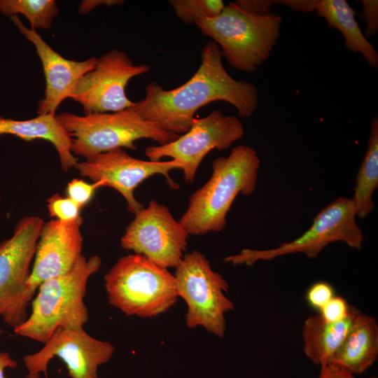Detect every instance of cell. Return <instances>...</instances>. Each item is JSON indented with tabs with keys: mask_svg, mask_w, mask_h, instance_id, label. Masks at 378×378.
Returning a JSON list of instances; mask_svg holds the SVG:
<instances>
[{
	"mask_svg": "<svg viewBox=\"0 0 378 378\" xmlns=\"http://www.w3.org/2000/svg\"><path fill=\"white\" fill-rule=\"evenodd\" d=\"M200 58L197 70L184 84L168 90L155 81L147 85L144 98L134 106L138 114L178 136L190 130L197 110L212 102H227L240 117H251L258 106L257 86L227 72L220 48L212 40L204 46Z\"/></svg>",
	"mask_w": 378,
	"mask_h": 378,
	"instance_id": "6da1fadb",
	"label": "cell"
},
{
	"mask_svg": "<svg viewBox=\"0 0 378 378\" xmlns=\"http://www.w3.org/2000/svg\"><path fill=\"white\" fill-rule=\"evenodd\" d=\"M260 158L248 146L234 147L228 156L212 162L209 181L189 199L188 209L180 219L188 234L220 232L226 225V216L238 194L254 192Z\"/></svg>",
	"mask_w": 378,
	"mask_h": 378,
	"instance_id": "7a4b0ae2",
	"label": "cell"
},
{
	"mask_svg": "<svg viewBox=\"0 0 378 378\" xmlns=\"http://www.w3.org/2000/svg\"><path fill=\"white\" fill-rule=\"evenodd\" d=\"M98 255H83L68 272L40 284L31 302V313L21 325L13 328L20 336L45 343L59 328H83L88 321L84 303L89 278L100 268Z\"/></svg>",
	"mask_w": 378,
	"mask_h": 378,
	"instance_id": "3957f363",
	"label": "cell"
},
{
	"mask_svg": "<svg viewBox=\"0 0 378 378\" xmlns=\"http://www.w3.org/2000/svg\"><path fill=\"white\" fill-rule=\"evenodd\" d=\"M282 22L283 18L276 13L254 15L230 2L216 18L202 20L195 25L218 44L231 66L251 73L270 57Z\"/></svg>",
	"mask_w": 378,
	"mask_h": 378,
	"instance_id": "277c9868",
	"label": "cell"
},
{
	"mask_svg": "<svg viewBox=\"0 0 378 378\" xmlns=\"http://www.w3.org/2000/svg\"><path fill=\"white\" fill-rule=\"evenodd\" d=\"M56 118L72 138V153L85 160L118 148L135 150L134 141L138 139H150L164 145L179 136L143 119L134 107L83 115L64 112Z\"/></svg>",
	"mask_w": 378,
	"mask_h": 378,
	"instance_id": "5b68a950",
	"label": "cell"
},
{
	"mask_svg": "<svg viewBox=\"0 0 378 378\" xmlns=\"http://www.w3.org/2000/svg\"><path fill=\"white\" fill-rule=\"evenodd\" d=\"M110 304L127 316L153 317L177 300L175 279L141 254L121 257L104 276Z\"/></svg>",
	"mask_w": 378,
	"mask_h": 378,
	"instance_id": "8992f818",
	"label": "cell"
},
{
	"mask_svg": "<svg viewBox=\"0 0 378 378\" xmlns=\"http://www.w3.org/2000/svg\"><path fill=\"white\" fill-rule=\"evenodd\" d=\"M174 276L177 295L188 305V327L202 326L209 332L223 337L225 314L234 308L224 293L229 288L226 280L214 272L206 258L196 250L183 255Z\"/></svg>",
	"mask_w": 378,
	"mask_h": 378,
	"instance_id": "52a82bcc",
	"label": "cell"
},
{
	"mask_svg": "<svg viewBox=\"0 0 378 378\" xmlns=\"http://www.w3.org/2000/svg\"><path fill=\"white\" fill-rule=\"evenodd\" d=\"M356 217L351 199L339 197L321 210L314 218L311 227L297 239L267 250L245 248L239 254L226 257L225 261L234 265L251 266L260 260H271L296 253L314 259L335 241H343L349 247L359 250L364 237Z\"/></svg>",
	"mask_w": 378,
	"mask_h": 378,
	"instance_id": "ba28073f",
	"label": "cell"
},
{
	"mask_svg": "<svg viewBox=\"0 0 378 378\" xmlns=\"http://www.w3.org/2000/svg\"><path fill=\"white\" fill-rule=\"evenodd\" d=\"M43 223L37 216L23 217L0 243V318L13 328L28 317L25 284Z\"/></svg>",
	"mask_w": 378,
	"mask_h": 378,
	"instance_id": "9c48e42d",
	"label": "cell"
},
{
	"mask_svg": "<svg viewBox=\"0 0 378 378\" xmlns=\"http://www.w3.org/2000/svg\"><path fill=\"white\" fill-rule=\"evenodd\" d=\"M244 134V127L238 118L216 109L206 117L195 118L190 130L174 141L147 147L145 154L150 161L169 157L179 162L185 183L190 184L210 150L227 149Z\"/></svg>",
	"mask_w": 378,
	"mask_h": 378,
	"instance_id": "30bf717a",
	"label": "cell"
},
{
	"mask_svg": "<svg viewBox=\"0 0 378 378\" xmlns=\"http://www.w3.org/2000/svg\"><path fill=\"white\" fill-rule=\"evenodd\" d=\"M150 69L147 64H135L123 51L112 49L97 58L94 67L74 88L71 99L79 103L85 114L112 113L133 108L126 95L130 80Z\"/></svg>",
	"mask_w": 378,
	"mask_h": 378,
	"instance_id": "8fae6325",
	"label": "cell"
},
{
	"mask_svg": "<svg viewBox=\"0 0 378 378\" xmlns=\"http://www.w3.org/2000/svg\"><path fill=\"white\" fill-rule=\"evenodd\" d=\"M188 233L169 209L155 200L135 214L120 239L121 246L141 254L163 268L176 267L187 246Z\"/></svg>",
	"mask_w": 378,
	"mask_h": 378,
	"instance_id": "7c38bea8",
	"label": "cell"
},
{
	"mask_svg": "<svg viewBox=\"0 0 378 378\" xmlns=\"http://www.w3.org/2000/svg\"><path fill=\"white\" fill-rule=\"evenodd\" d=\"M114 351L111 342L90 336L83 328H59L41 350L24 356L22 360L28 373L46 374L50 361L57 356L71 378H99V368L110 360Z\"/></svg>",
	"mask_w": 378,
	"mask_h": 378,
	"instance_id": "4fadbf2b",
	"label": "cell"
},
{
	"mask_svg": "<svg viewBox=\"0 0 378 378\" xmlns=\"http://www.w3.org/2000/svg\"><path fill=\"white\" fill-rule=\"evenodd\" d=\"M75 168L81 176L93 183L102 181L103 186L119 192L127 204V210L136 214L144 207L134 195L135 188L154 174H162L172 189L178 188L169 175V172L181 169L176 160L145 161L130 156L122 148L101 153L90 160L78 162Z\"/></svg>",
	"mask_w": 378,
	"mask_h": 378,
	"instance_id": "5bb4252c",
	"label": "cell"
},
{
	"mask_svg": "<svg viewBox=\"0 0 378 378\" xmlns=\"http://www.w3.org/2000/svg\"><path fill=\"white\" fill-rule=\"evenodd\" d=\"M83 221L79 216L70 220L52 219L44 222L25 284V295L29 302L41 283L68 272L82 256Z\"/></svg>",
	"mask_w": 378,
	"mask_h": 378,
	"instance_id": "9a60e30c",
	"label": "cell"
},
{
	"mask_svg": "<svg viewBox=\"0 0 378 378\" xmlns=\"http://www.w3.org/2000/svg\"><path fill=\"white\" fill-rule=\"evenodd\" d=\"M20 32L35 47L46 78L44 97L38 102V115H55L59 104L71 93L79 80L95 66L97 57L83 61L68 59L55 51L33 28L24 25L18 15L10 17Z\"/></svg>",
	"mask_w": 378,
	"mask_h": 378,
	"instance_id": "2e32d148",
	"label": "cell"
},
{
	"mask_svg": "<svg viewBox=\"0 0 378 378\" xmlns=\"http://www.w3.org/2000/svg\"><path fill=\"white\" fill-rule=\"evenodd\" d=\"M378 358V325L376 319L360 311L342 345L328 363L353 374L366 372Z\"/></svg>",
	"mask_w": 378,
	"mask_h": 378,
	"instance_id": "e0dca14e",
	"label": "cell"
},
{
	"mask_svg": "<svg viewBox=\"0 0 378 378\" xmlns=\"http://www.w3.org/2000/svg\"><path fill=\"white\" fill-rule=\"evenodd\" d=\"M11 134L25 141L44 139L56 149L61 168L68 172L75 167L78 158L71 152L72 138L55 115H42L29 120H14L0 115V135Z\"/></svg>",
	"mask_w": 378,
	"mask_h": 378,
	"instance_id": "ac0fdd59",
	"label": "cell"
},
{
	"mask_svg": "<svg viewBox=\"0 0 378 378\" xmlns=\"http://www.w3.org/2000/svg\"><path fill=\"white\" fill-rule=\"evenodd\" d=\"M359 312L350 306L348 316L336 322L328 321L321 314L308 317L302 330L306 356L318 365L330 362L344 342Z\"/></svg>",
	"mask_w": 378,
	"mask_h": 378,
	"instance_id": "d6986e66",
	"label": "cell"
},
{
	"mask_svg": "<svg viewBox=\"0 0 378 378\" xmlns=\"http://www.w3.org/2000/svg\"><path fill=\"white\" fill-rule=\"evenodd\" d=\"M314 11L326 20L330 28L340 31L346 49L360 53L370 66L378 67V53L365 37L354 9L346 0H314Z\"/></svg>",
	"mask_w": 378,
	"mask_h": 378,
	"instance_id": "ffe728a7",
	"label": "cell"
},
{
	"mask_svg": "<svg viewBox=\"0 0 378 378\" xmlns=\"http://www.w3.org/2000/svg\"><path fill=\"white\" fill-rule=\"evenodd\" d=\"M354 194L351 199L355 214L365 218L373 210L372 195L378 187V118L373 117L368 149L356 178Z\"/></svg>",
	"mask_w": 378,
	"mask_h": 378,
	"instance_id": "44dd1931",
	"label": "cell"
},
{
	"mask_svg": "<svg viewBox=\"0 0 378 378\" xmlns=\"http://www.w3.org/2000/svg\"><path fill=\"white\" fill-rule=\"evenodd\" d=\"M0 13L9 17L23 15L36 30L49 29L59 9L55 0H0Z\"/></svg>",
	"mask_w": 378,
	"mask_h": 378,
	"instance_id": "7402d4cb",
	"label": "cell"
},
{
	"mask_svg": "<svg viewBox=\"0 0 378 378\" xmlns=\"http://www.w3.org/2000/svg\"><path fill=\"white\" fill-rule=\"evenodd\" d=\"M176 15L188 24L218 16L225 8L222 0H170Z\"/></svg>",
	"mask_w": 378,
	"mask_h": 378,
	"instance_id": "603a6c76",
	"label": "cell"
},
{
	"mask_svg": "<svg viewBox=\"0 0 378 378\" xmlns=\"http://www.w3.org/2000/svg\"><path fill=\"white\" fill-rule=\"evenodd\" d=\"M47 207L50 216L55 219L70 220L80 216V208L70 198L63 197L58 193L47 200Z\"/></svg>",
	"mask_w": 378,
	"mask_h": 378,
	"instance_id": "cb8c5ba5",
	"label": "cell"
},
{
	"mask_svg": "<svg viewBox=\"0 0 378 378\" xmlns=\"http://www.w3.org/2000/svg\"><path fill=\"white\" fill-rule=\"evenodd\" d=\"M103 186L102 181L89 183L83 179L74 178L66 186V195L74 201L80 209L92 199L94 191Z\"/></svg>",
	"mask_w": 378,
	"mask_h": 378,
	"instance_id": "d4e9b609",
	"label": "cell"
},
{
	"mask_svg": "<svg viewBox=\"0 0 378 378\" xmlns=\"http://www.w3.org/2000/svg\"><path fill=\"white\" fill-rule=\"evenodd\" d=\"M362 9L359 18L365 22L363 32L365 37H372L378 32V1L377 0H362Z\"/></svg>",
	"mask_w": 378,
	"mask_h": 378,
	"instance_id": "484cf974",
	"label": "cell"
},
{
	"mask_svg": "<svg viewBox=\"0 0 378 378\" xmlns=\"http://www.w3.org/2000/svg\"><path fill=\"white\" fill-rule=\"evenodd\" d=\"M321 316L328 321L336 322L345 318L350 310V305L341 297H333L320 309Z\"/></svg>",
	"mask_w": 378,
	"mask_h": 378,
	"instance_id": "4316f807",
	"label": "cell"
},
{
	"mask_svg": "<svg viewBox=\"0 0 378 378\" xmlns=\"http://www.w3.org/2000/svg\"><path fill=\"white\" fill-rule=\"evenodd\" d=\"M334 297L332 287L326 282L313 284L307 291V299L314 307L320 309Z\"/></svg>",
	"mask_w": 378,
	"mask_h": 378,
	"instance_id": "83f0119b",
	"label": "cell"
},
{
	"mask_svg": "<svg viewBox=\"0 0 378 378\" xmlns=\"http://www.w3.org/2000/svg\"><path fill=\"white\" fill-rule=\"evenodd\" d=\"M234 4L241 10L258 15H267L272 13L273 0H237Z\"/></svg>",
	"mask_w": 378,
	"mask_h": 378,
	"instance_id": "f1b7e54d",
	"label": "cell"
},
{
	"mask_svg": "<svg viewBox=\"0 0 378 378\" xmlns=\"http://www.w3.org/2000/svg\"><path fill=\"white\" fill-rule=\"evenodd\" d=\"M320 367L321 370L317 378H356L350 372L332 363L322 364ZM370 378L377 377H373Z\"/></svg>",
	"mask_w": 378,
	"mask_h": 378,
	"instance_id": "f546056e",
	"label": "cell"
},
{
	"mask_svg": "<svg viewBox=\"0 0 378 378\" xmlns=\"http://www.w3.org/2000/svg\"><path fill=\"white\" fill-rule=\"evenodd\" d=\"M124 2L122 0H83L80 2L78 11L80 15H86L101 5L111 6L120 5Z\"/></svg>",
	"mask_w": 378,
	"mask_h": 378,
	"instance_id": "4dcf8cb0",
	"label": "cell"
},
{
	"mask_svg": "<svg viewBox=\"0 0 378 378\" xmlns=\"http://www.w3.org/2000/svg\"><path fill=\"white\" fill-rule=\"evenodd\" d=\"M3 330L0 328V335ZM18 362L13 359L9 352L0 351V378H5L4 372L6 368L15 369ZM25 378H40V374L28 373Z\"/></svg>",
	"mask_w": 378,
	"mask_h": 378,
	"instance_id": "1f68e13d",
	"label": "cell"
},
{
	"mask_svg": "<svg viewBox=\"0 0 378 378\" xmlns=\"http://www.w3.org/2000/svg\"><path fill=\"white\" fill-rule=\"evenodd\" d=\"M1 194H0V202H1Z\"/></svg>",
	"mask_w": 378,
	"mask_h": 378,
	"instance_id": "d6a6232c",
	"label": "cell"
}]
</instances>
